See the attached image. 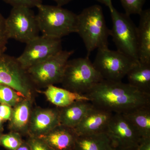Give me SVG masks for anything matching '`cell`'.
Here are the masks:
<instances>
[{"label":"cell","mask_w":150,"mask_h":150,"mask_svg":"<svg viewBox=\"0 0 150 150\" xmlns=\"http://www.w3.org/2000/svg\"><path fill=\"white\" fill-rule=\"evenodd\" d=\"M114 147L137 146L142 137L129 120L121 113H114L105 131Z\"/></svg>","instance_id":"cell-11"},{"label":"cell","mask_w":150,"mask_h":150,"mask_svg":"<svg viewBox=\"0 0 150 150\" xmlns=\"http://www.w3.org/2000/svg\"><path fill=\"white\" fill-rule=\"evenodd\" d=\"M103 79L89 57L69 60L62 82L63 88L77 93L85 94Z\"/></svg>","instance_id":"cell-4"},{"label":"cell","mask_w":150,"mask_h":150,"mask_svg":"<svg viewBox=\"0 0 150 150\" xmlns=\"http://www.w3.org/2000/svg\"><path fill=\"white\" fill-rule=\"evenodd\" d=\"M24 98L13 88L0 84V103L14 107Z\"/></svg>","instance_id":"cell-22"},{"label":"cell","mask_w":150,"mask_h":150,"mask_svg":"<svg viewBox=\"0 0 150 150\" xmlns=\"http://www.w3.org/2000/svg\"><path fill=\"white\" fill-rule=\"evenodd\" d=\"M32 104V98H24L13 107L9 121V129L11 131L28 136Z\"/></svg>","instance_id":"cell-15"},{"label":"cell","mask_w":150,"mask_h":150,"mask_svg":"<svg viewBox=\"0 0 150 150\" xmlns=\"http://www.w3.org/2000/svg\"><path fill=\"white\" fill-rule=\"evenodd\" d=\"M3 119L0 116V130L2 131H3Z\"/></svg>","instance_id":"cell-34"},{"label":"cell","mask_w":150,"mask_h":150,"mask_svg":"<svg viewBox=\"0 0 150 150\" xmlns=\"http://www.w3.org/2000/svg\"><path fill=\"white\" fill-rule=\"evenodd\" d=\"M36 15L42 35L55 38H62L76 33L77 15L57 5L38 6Z\"/></svg>","instance_id":"cell-3"},{"label":"cell","mask_w":150,"mask_h":150,"mask_svg":"<svg viewBox=\"0 0 150 150\" xmlns=\"http://www.w3.org/2000/svg\"><path fill=\"white\" fill-rule=\"evenodd\" d=\"M137 150H150V137L142 138L137 146Z\"/></svg>","instance_id":"cell-29"},{"label":"cell","mask_w":150,"mask_h":150,"mask_svg":"<svg viewBox=\"0 0 150 150\" xmlns=\"http://www.w3.org/2000/svg\"><path fill=\"white\" fill-rule=\"evenodd\" d=\"M28 137L26 141L31 150H54L39 137Z\"/></svg>","instance_id":"cell-27"},{"label":"cell","mask_w":150,"mask_h":150,"mask_svg":"<svg viewBox=\"0 0 150 150\" xmlns=\"http://www.w3.org/2000/svg\"><path fill=\"white\" fill-rule=\"evenodd\" d=\"M23 141L20 134L10 131L8 134L1 135L0 137V145L8 150H16Z\"/></svg>","instance_id":"cell-23"},{"label":"cell","mask_w":150,"mask_h":150,"mask_svg":"<svg viewBox=\"0 0 150 150\" xmlns=\"http://www.w3.org/2000/svg\"><path fill=\"white\" fill-rule=\"evenodd\" d=\"M126 76L128 83L143 93L150 95V64L137 62Z\"/></svg>","instance_id":"cell-20"},{"label":"cell","mask_w":150,"mask_h":150,"mask_svg":"<svg viewBox=\"0 0 150 150\" xmlns=\"http://www.w3.org/2000/svg\"><path fill=\"white\" fill-rule=\"evenodd\" d=\"M6 27L9 39L25 44L39 35L36 15L31 8L13 7L6 18Z\"/></svg>","instance_id":"cell-9"},{"label":"cell","mask_w":150,"mask_h":150,"mask_svg":"<svg viewBox=\"0 0 150 150\" xmlns=\"http://www.w3.org/2000/svg\"><path fill=\"white\" fill-rule=\"evenodd\" d=\"M101 4H103L109 8L110 11L112 10L113 6L112 4V0H96Z\"/></svg>","instance_id":"cell-30"},{"label":"cell","mask_w":150,"mask_h":150,"mask_svg":"<svg viewBox=\"0 0 150 150\" xmlns=\"http://www.w3.org/2000/svg\"><path fill=\"white\" fill-rule=\"evenodd\" d=\"M60 125L59 108H33L28 136L40 137Z\"/></svg>","instance_id":"cell-12"},{"label":"cell","mask_w":150,"mask_h":150,"mask_svg":"<svg viewBox=\"0 0 150 150\" xmlns=\"http://www.w3.org/2000/svg\"><path fill=\"white\" fill-rule=\"evenodd\" d=\"M9 39L6 29V18L0 13V54L5 52Z\"/></svg>","instance_id":"cell-26"},{"label":"cell","mask_w":150,"mask_h":150,"mask_svg":"<svg viewBox=\"0 0 150 150\" xmlns=\"http://www.w3.org/2000/svg\"><path fill=\"white\" fill-rule=\"evenodd\" d=\"M113 150H137V146L131 147H114Z\"/></svg>","instance_id":"cell-33"},{"label":"cell","mask_w":150,"mask_h":150,"mask_svg":"<svg viewBox=\"0 0 150 150\" xmlns=\"http://www.w3.org/2000/svg\"><path fill=\"white\" fill-rule=\"evenodd\" d=\"M74 53V51L62 50L28 69V73L35 87L46 88L61 83L67 62Z\"/></svg>","instance_id":"cell-6"},{"label":"cell","mask_w":150,"mask_h":150,"mask_svg":"<svg viewBox=\"0 0 150 150\" xmlns=\"http://www.w3.org/2000/svg\"><path fill=\"white\" fill-rule=\"evenodd\" d=\"M146 0H120L125 13L130 16L131 15H139Z\"/></svg>","instance_id":"cell-24"},{"label":"cell","mask_w":150,"mask_h":150,"mask_svg":"<svg viewBox=\"0 0 150 150\" xmlns=\"http://www.w3.org/2000/svg\"><path fill=\"white\" fill-rule=\"evenodd\" d=\"M2 131H1V130H0V137H1V135H2Z\"/></svg>","instance_id":"cell-35"},{"label":"cell","mask_w":150,"mask_h":150,"mask_svg":"<svg viewBox=\"0 0 150 150\" xmlns=\"http://www.w3.org/2000/svg\"><path fill=\"white\" fill-rule=\"evenodd\" d=\"M12 111V107L6 104H0V116L3 120L9 121Z\"/></svg>","instance_id":"cell-28"},{"label":"cell","mask_w":150,"mask_h":150,"mask_svg":"<svg viewBox=\"0 0 150 150\" xmlns=\"http://www.w3.org/2000/svg\"><path fill=\"white\" fill-rule=\"evenodd\" d=\"M43 1V0H42ZM54 1L57 4V5L59 6H63L66 5L69 3L73 0H52Z\"/></svg>","instance_id":"cell-32"},{"label":"cell","mask_w":150,"mask_h":150,"mask_svg":"<svg viewBox=\"0 0 150 150\" xmlns=\"http://www.w3.org/2000/svg\"><path fill=\"white\" fill-rule=\"evenodd\" d=\"M16 150H31L26 141H23L21 144Z\"/></svg>","instance_id":"cell-31"},{"label":"cell","mask_w":150,"mask_h":150,"mask_svg":"<svg viewBox=\"0 0 150 150\" xmlns=\"http://www.w3.org/2000/svg\"><path fill=\"white\" fill-rule=\"evenodd\" d=\"M138 62L118 50L107 48L98 49L93 64L103 79L119 81Z\"/></svg>","instance_id":"cell-7"},{"label":"cell","mask_w":150,"mask_h":150,"mask_svg":"<svg viewBox=\"0 0 150 150\" xmlns=\"http://www.w3.org/2000/svg\"><path fill=\"white\" fill-rule=\"evenodd\" d=\"M12 7H25L32 8L42 4V0H2Z\"/></svg>","instance_id":"cell-25"},{"label":"cell","mask_w":150,"mask_h":150,"mask_svg":"<svg viewBox=\"0 0 150 150\" xmlns=\"http://www.w3.org/2000/svg\"><path fill=\"white\" fill-rule=\"evenodd\" d=\"M43 93L48 101L59 108L67 107L77 101H89L88 98L85 94L77 93L54 85L46 88Z\"/></svg>","instance_id":"cell-18"},{"label":"cell","mask_w":150,"mask_h":150,"mask_svg":"<svg viewBox=\"0 0 150 150\" xmlns=\"http://www.w3.org/2000/svg\"><path fill=\"white\" fill-rule=\"evenodd\" d=\"M113 145L106 132L78 136L74 150H113Z\"/></svg>","instance_id":"cell-19"},{"label":"cell","mask_w":150,"mask_h":150,"mask_svg":"<svg viewBox=\"0 0 150 150\" xmlns=\"http://www.w3.org/2000/svg\"><path fill=\"white\" fill-rule=\"evenodd\" d=\"M110 12L112 21L110 35L117 50L139 62L137 27L129 16L114 7Z\"/></svg>","instance_id":"cell-5"},{"label":"cell","mask_w":150,"mask_h":150,"mask_svg":"<svg viewBox=\"0 0 150 150\" xmlns=\"http://www.w3.org/2000/svg\"><path fill=\"white\" fill-rule=\"evenodd\" d=\"M113 114L93 105L74 130L78 136L105 132Z\"/></svg>","instance_id":"cell-13"},{"label":"cell","mask_w":150,"mask_h":150,"mask_svg":"<svg viewBox=\"0 0 150 150\" xmlns=\"http://www.w3.org/2000/svg\"><path fill=\"white\" fill-rule=\"evenodd\" d=\"M93 106L89 101H79L59 108L60 125L74 129Z\"/></svg>","instance_id":"cell-17"},{"label":"cell","mask_w":150,"mask_h":150,"mask_svg":"<svg viewBox=\"0 0 150 150\" xmlns=\"http://www.w3.org/2000/svg\"><path fill=\"white\" fill-rule=\"evenodd\" d=\"M85 95L93 105L113 113L125 114L150 106V95L122 81L103 80Z\"/></svg>","instance_id":"cell-1"},{"label":"cell","mask_w":150,"mask_h":150,"mask_svg":"<svg viewBox=\"0 0 150 150\" xmlns=\"http://www.w3.org/2000/svg\"><path fill=\"white\" fill-rule=\"evenodd\" d=\"M0 84L10 87L25 98H32L35 88L17 58L5 53L0 54Z\"/></svg>","instance_id":"cell-8"},{"label":"cell","mask_w":150,"mask_h":150,"mask_svg":"<svg viewBox=\"0 0 150 150\" xmlns=\"http://www.w3.org/2000/svg\"><path fill=\"white\" fill-rule=\"evenodd\" d=\"M137 27L139 62L150 64V9L143 10L139 15Z\"/></svg>","instance_id":"cell-16"},{"label":"cell","mask_w":150,"mask_h":150,"mask_svg":"<svg viewBox=\"0 0 150 150\" xmlns=\"http://www.w3.org/2000/svg\"><path fill=\"white\" fill-rule=\"evenodd\" d=\"M78 136L74 129L60 125L39 138L54 150H74Z\"/></svg>","instance_id":"cell-14"},{"label":"cell","mask_w":150,"mask_h":150,"mask_svg":"<svg viewBox=\"0 0 150 150\" xmlns=\"http://www.w3.org/2000/svg\"><path fill=\"white\" fill-rule=\"evenodd\" d=\"M62 50V39L39 35L26 43L22 54L17 59L27 70Z\"/></svg>","instance_id":"cell-10"},{"label":"cell","mask_w":150,"mask_h":150,"mask_svg":"<svg viewBox=\"0 0 150 150\" xmlns=\"http://www.w3.org/2000/svg\"><path fill=\"white\" fill-rule=\"evenodd\" d=\"M76 33L83 40L87 57L95 49L108 48L110 30L107 27L100 6H90L77 15Z\"/></svg>","instance_id":"cell-2"},{"label":"cell","mask_w":150,"mask_h":150,"mask_svg":"<svg viewBox=\"0 0 150 150\" xmlns=\"http://www.w3.org/2000/svg\"><path fill=\"white\" fill-rule=\"evenodd\" d=\"M123 114L131 122L142 138L150 137V106L139 108Z\"/></svg>","instance_id":"cell-21"}]
</instances>
